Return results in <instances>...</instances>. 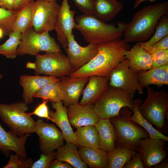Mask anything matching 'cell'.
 Here are the masks:
<instances>
[{"label":"cell","mask_w":168,"mask_h":168,"mask_svg":"<svg viewBox=\"0 0 168 168\" xmlns=\"http://www.w3.org/2000/svg\"><path fill=\"white\" fill-rule=\"evenodd\" d=\"M166 49H168V35L158 42L153 46L150 51Z\"/></svg>","instance_id":"b9f144b4"},{"label":"cell","mask_w":168,"mask_h":168,"mask_svg":"<svg viewBox=\"0 0 168 168\" xmlns=\"http://www.w3.org/2000/svg\"><path fill=\"white\" fill-rule=\"evenodd\" d=\"M138 72L131 68L127 59L119 63L112 70L109 76V86L121 90L134 97L136 91L140 94L143 93L138 80Z\"/></svg>","instance_id":"8fae6325"},{"label":"cell","mask_w":168,"mask_h":168,"mask_svg":"<svg viewBox=\"0 0 168 168\" xmlns=\"http://www.w3.org/2000/svg\"><path fill=\"white\" fill-rule=\"evenodd\" d=\"M98 44L89 43L83 47L75 40L73 34L68 38V44L65 49L67 57L75 71L89 62L97 54Z\"/></svg>","instance_id":"5bb4252c"},{"label":"cell","mask_w":168,"mask_h":168,"mask_svg":"<svg viewBox=\"0 0 168 168\" xmlns=\"http://www.w3.org/2000/svg\"><path fill=\"white\" fill-rule=\"evenodd\" d=\"M36 122L35 133L38 136L40 148L42 153L46 154L54 151L64 144L62 132L54 124L45 123L42 119Z\"/></svg>","instance_id":"7c38bea8"},{"label":"cell","mask_w":168,"mask_h":168,"mask_svg":"<svg viewBox=\"0 0 168 168\" xmlns=\"http://www.w3.org/2000/svg\"><path fill=\"white\" fill-rule=\"evenodd\" d=\"M30 136V133H26L18 136L11 130L6 131L0 124V152L6 157L8 156L10 151H12L21 158L26 159L25 145Z\"/></svg>","instance_id":"e0dca14e"},{"label":"cell","mask_w":168,"mask_h":168,"mask_svg":"<svg viewBox=\"0 0 168 168\" xmlns=\"http://www.w3.org/2000/svg\"><path fill=\"white\" fill-rule=\"evenodd\" d=\"M138 78L142 87L147 88L151 85L158 87L168 85V63L152 67L146 71H139Z\"/></svg>","instance_id":"7402d4cb"},{"label":"cell","mask_w":168,"mask_h":168,"mask_svg":"<svg viewBox=\"0 0 168 168\" xmlns=\"http://www.w3.org/2000/svg\"><path fill=\"white\" fill-rule=\"evenodd\" d=\"M51 105L55 111H49V116L53 120V122L61 130L64 140L66 142L72 143L78 146L74 132L68 117L67 107L63 106L62 100L51 102Z\"/></svg>","instance_id":"ffe728a7"},{"label":"cell","mask_w":168,"mask_h":168,"mask_svg":"<svg viewBox=\"0 0 168 168\" xmlns=\"http://www.w3.org/2000/svg\"><path fill=\"white\" fill-rule=\"evenodd\" d=\"M2 75L1 74L0 72V80L2 79Z\"/></svg>","instance_id":"816d5d0a"},{"label":"cell","mask_w":168,"mask_h":168,"mask_svg":"<svg viewBox=\"0 0 168 168\" xmlns=\"http://www.w3.org/2000/svg\"><path fill=\"white\" fill-rule=\"evenodd\" d=\"M33 162L30 158L23 159L17 154H11L8 162L3 168H30Z\"/></svg>","instance_id":"d590c367"},{"label":"cell","mask_w":168,"mask_h":168,"mask_svg":"<svg viewBox=\"0 0 168 168\" xmlns=\"http://www.w3.org/2000/svg\"><path fill=\"white\" fill-rule=\"evenodd\" d=\"M168 13V1L147 6L134 14L131 21L126 24L124 32L127 43L144 42L154 34L161 17Z\"/></svg>","instance_id":"7a4b0ae2"},{"label":"cell","mask_w":168,"mask_h":168,"mask_svg":"<svg viewBox=\"0 0 168 168\" xmlns=\"http://www.w3.org/2000/svg\"><path fill=\"white\" fill-rule=\"evenodd\" d=\"M54 151L46 154H41L38 160L33 162L31 168H48L51 161L55 159Z\"/></svg>","instance_id":"f35d334b"},{"label":"cell","mask_w":168,"mask_h":168,"mask_svg":"<svg viewBox=\"0 0 168 168\" xmlns=\"http://www.w3.org/2000/svg\"><path fill=\"white\" fill-rule=\"evenodd\" d=\"M49 168H72L73 167L68 163L55 159L51 162Z\"/></svg>","instance_id":"7bdbcfd3"},{"label":"cell","mask_w":168,"mask_h":168,"mask_svg":"<svg viewBox=\"0 0 168 168\" xmlns=\"http://www.w3.org/2000/svg\"><path fill=\"white\" fill-rule=\"evenodd\" d=\"M4 35V33L2 30L0 28V39L2 38Z\"/></svg>","instance_id":"681fc988"},{"label":"cell","mask_w":168,"mask_h":168,"mask_svg":"<svg viewBox=\"0 0 168 168\" xmlns=\"http://www.w3.org/2000/svg\"><path fill=\"white\" fill-rule=\"evenodd\" d=\"M95 126L99 135L100 148L107 152L114 149L117 136L114 127L110 119L100 118Z\"/></svg>","instance_id":"cb8c5ba5"},{"label":"cell","mask_w":168,"mask_h":168,"mask_svg":"<svg viewBox=\"0 0 168 168\" xmlns=\"http://www.w3.org/2000/svg\"><path fill=\"white\" fill-rule=\"evenodd\" d=\"M62 101L66 107L79 104V98L89 77L74 78L69 76L59 77Z\"/></svg>","instance_id":"2e32d148"},{"label":"cell","mask_w":168,"mask_h":168,"mask_svg":"<svg viewBox=\"0 0 168 168\" xmlns=\"http://www.w3.org/2000/svg\"><path fill=\"white\" fill-rule=\"evenodd\" d=\"M109 77L97 76L89 77L86 87L83 89L82 97L79 104L85 105H94L100 96L108 89Z\"/></svg>","instance_id":"44dd1931"},{"label":"cell","mask_w":168,"mask_h":168,"mask_svg":"<svg viewBox=\"0 0 168 168\" xmlns=\"http://www.w3.org/2000/svg\"><path fill=\"white\" fill-rule=\"evenodd\" d=\"M74 133L78 146L100 148L99 135L95 125H89L77 128Z\"/></svg>","instance_id":"83f0119b"},{"label":"cell","mask_w":168,"mask_h":168,"mask_svg":"<svg viewBox=\"0 0 168 168\" xmlns=\"http://www.w3.org/2000/svg\"><path fill=\"white\" fill-rule=\"evenodd\" d=\"M152 168H168V159L165 158L160 163L153 166Z\"/></svg>","instance_id":"bcb514c9"},{"label":"cell","mask_w":168,"mask_h":168,"mask_svg":"<svg viewBox=\"0 0 168 168\" xmlns=\"http://www.w3.org/2000/svg\"><path fill=\"white\" fill-rule=\"evenodd\" d=\"M35 57L36 75L44 74L57 78L69 76L75 71L67 56L62 52H45Z\"/></svg>","instance_id":"9c48e42d"},{"label":"cell","mask_w":168,"mask_h":168,"mask_svg":"<svg viewBox=\"0 0 168 168\" xmlns=\"http://www.w3.org/2000/svg\"><path fill=\"white\" fill-rule=\"evenodd\" d=\"M74 20V29L80 33L87 42L97 44L120 38L126 24L119 22L116 26L113 23H106L93 15H80Z\"/></svg>","instance_id":"3957f363"},{"label":"cell","mask_w":168,"mask_h":168,"mask_svg":"<svg viewBox=\"0 0 168 168\" xmlns=\"http://www.w3.org/2000/svg\"><path fill=\"white\" fill-rule=\"evenodd\" d=\"M168 35V16H162L158 21L154 34L147 41L138 42L140 45L149 52L158 42Z\"/></svg>","instance_id":"4dcf8cb0"},{"label":"cell","mask_w":168,"mask_h":168,"mask_svg":"<svg viewBox=\"0 0 168 168\" xmlns=\"http://www.w3.org/2000/svg\"><path fill=\"white\" fill-rule=\"evenodd\" d=\"M45 0L46 1H48V2H51V1H53L56 0Z\"/></svg>","instance_id":"f907efd6"},{"label":"cell","mask_w":168,"mask_h":168,"mask_svg":"<svg viewBox=\"0 0 168 168\" xmlns=\"http://www.w3.org/2000/svg\"><path fill=\"white\" fill-rule=\"evenodd\" d=\"M26 67L28 68L33 69L35 70L36 67V64L35 63H31L28 62L26 64Z\"/></svg>","instance_id":"c3c4849f"},{"label":"cell","mask_w":168,"mask_h":168,"mask_svg":"<svg viewBox=\"0 0 168 168\" xmlns=\"http://www.w3.org/2000/svg\"><path fill=\"white\" fill-rule=\"evenodd\" d=\"M19 11L7 10L0 7V28L3 30L4 35L9 36L12 31L13 24Z\"/></svg>","instance_id":"e575fe53"},{"label":"cell","mask_w":168,"mask_h":168,"mask_svg":"<svg viewBox=\"0 0 168 168\" xmlns=\"http://www.w3.org/2000/svg\"><path fill=\"white\" fill-rule=\"evenodd\" d=\"M33 0H15L13 10L19 11Z\"/></svg>","instance_id":"ee69618b"},{"label":"cell","mask_w":168,"mask_h":168,"mask_svg":"<svg viewBox=\"0 0 168 168\" xmlns=\"http://www.w3.org/2000/svg\"><path fill=\"white\" fill-rule=\"evenodd\" d=\"M30 3L19 11L13 24L12 31H18L21 33L32 27Z\"/></svg>","instance_id":"836d02e7"},{"label":"cell","mask_w":168,"mask_h":168,"mask_svg":"<svg viewBox=\"0 0 168 168\" xmlns=\"http://www.w3.org/2000/svg\"><path fill=\"white\" fill-rule=\"evenodd\" d=\"M133 98L128 93L109 86L94 104V110L100 118L109 119L119 115L123 108L132 110Z\"/></svg>","instance_id":"52a82bcc"},{"label":"cell","mask_w":168,"mask_h":168,"mask_svg":"<svg viewBox=\"0 0 168 168\" xmlns=\"http://www.w3.org/2000/svg\"><path fill=\"white\" fill-rule=\"evenodd\" d=\"M130 47L119 38L98 44L96 56L89 62L75 71L70 76L86 78L92 76L109 77L113 69L126 58L124 52Z\"/></svg>","instance_id":"6da1fadb"},{"label":"cell","mask_w":168,"mask_h":168,"mask_svg":"<svg viewBox=\"0 0 168 168\" xmlns=\"http://www.w3.org/2000/svg\"><path fill=\"white\" fill-rule=\"evenodd\" d=\"M82 160L91 168H108L106 152L100 148L80 146L78 150Z\"/></svg>","instance_id":"d4e9b609"},{"label":"cell","mask_w":168,"mask_h":168,"mask_svg":"<svg viewBox=\"0 0 168 168\" xmlns=\"http://www.w3.org/2000/svg\"><path fill=\"white\" fill-rule=\"evenodd\" d=\"M124 55L129 61L130 67L138 72L149 69L152 67V60L150 54L137 42L130 49L125 50Z\"/></svg>","instance_id":"603a6c76"},{"label":"cell","mask_w":168,"mask_h":168,"mask_svg":"<svg viewBox=\"0 0 168 168\" xmlns=\"http://www.w3.org/2000/svg\"><path fill=\"white\" fill-rule=\"evenodd\" d=\"M156 0H135L133 5V8L136 9L142 2L148 1L151 2H153Z\"/></svg>","instance_id":"7dc6e473"},{"label":"cell","mask_w":168,"mask_h":168,"mask_svg":"<svg viewBox=\"0 0 168 168\" xmlns=\"http://www.w3.org/2000/svg\"><path fill=\"white\" fill-rule=\"evenodd\" d=\"M145 101L138 107L143 117L156 129L165 134L168 132L167 122L165 116L168 110V95L163 90L155 91L149 86Z\"/></svg>","instance_id":"5b68a950"},{"label":"cell","mask_w":168,"mask_h":168,"mask_svg":"<svg viewBox=\"0 0 168 168\" xmlns=\"http://www.w3.org/2000/svg\"><path fill=\"white\" fill-rule=\"evenodd\" d=\"M123 168H144L141 156L139 152H136L131 159L124 166Z\"/></svg>","instance_id":"60d3db41"},{"label":"cell","mask_w":168,"mask_h":168,"mask_svg":"<svg viewBox=\"0 0 168 168\" xmlns=\"http://www.w3.org/2000/svg\"><path fill=\"white\" fill-rule=\"evenodd\" d=\"M76 6L83 14L95 15L96 0H72Z\"/></svg>","instance_id":"8d00e7d4"},{"label":"cell","mask_w":168,"mask_h":168,"mask_svg":"<svg viewBox=\"0 0 168 168\" xmlns=\"http://www.w3.org/2000/svg\"><path fill=\"white\" fill-rule=\"evenodd\" d=\"M166 142L149 137L141 139L138 151L141 154L144 168H152L167 158L168 155L165 149Z\"/></svg>","instance_id":"4fadbf2b"},{"label":"cell","mask_w":168,"mask_h":168,"mask_svg":"<svg viewBox=\"0 0 168 168\" xmlns=\"http://www.w3.org/2000/svg\"><path fill=\"white\" fill-rule=\"evenodd\" d=\"M123 8V4L116 0H96L94 15L107 22L113 19Z\"/></svg>","instance_id":"4316f807"},{"label":"cell","mask_w":168,"mask_h":168,"mask_svg":"<svg viewBox=\"0 0 168 168\" xmlns=\"http://www.w3.org/2000/svg\"><path fill=\"white\" fill-rule=\"evenodd\" d=\"M48 101L47 100H43V102L40 104L32 112L28 113L29 115H35L53 122V120L49 116V111L47 104Z\"/></svg>","instance_id":"ab89813d"},{"label":"cell","mask_w":168,"mask_h":168,"mask_svg":"<svg viewBox=\"0 0 168 168\" xmlns=\"http://www.w3.org/2000/svg\"><path fill=\"white\" fill-rule=\"evenodd\" d=\"M21 33L12 31L8 39L0 45V54L10 59L15 58L17 55V50L20 43Z\"/></svg>","instance_id":"d6a6232c"},{"label":"cell","mask_w":168,"mask_h":168,"mask_svg":"<svg viewBox=\"0 0 168 168\" xmlns=\"http://www.w3.org/2000/svg\"><path fill=\"white\" fill-rule=\"evenodd\" d=\"M28 110V105L24 101L0 103V118L18 136L35 132L36 122L26 112Z\"/></svg>","instance_id":"8992f818"},{"label":"cell","mask_w":168,"mask_h":168,"mask_svg":"<svg viewBox=\"0 0 168 168\" xmlns=\"http://www.w3.org/2000/svg\"><path fill=\"white\" fill-rule=\"evenodd\" d=\"M136 151L127 147H115L107 152L108 168H123L124 165L136 153Z\"/></svg>","instance_id":"f546056e"},{"label":"cell","mask_w":168,"mask_h":168,"mask_svg":"<svg viewBox=\"0 0 168 168\" xmlns=\"http://www.w3.org/2000/svg\"><path fill=\"white\" fill-rule=\"evenodd\" d=\"M31 25L34 30L41 33L54 30L60 6L56 0L48 2L33 0L30 3Z\"/></svg>","instance_id":"30bf717a"},{"label":"cell","mask_w":168,"mask_h":168,"mask_svg":"<svg viewBox=\"0 0 168 168\" xmlns=\"http://www.w3.org/2000/svg\"><path fill=\"white\" fill-rule=\"evenodd\" d=\"M75 10L70 9L68 0H63L57 16L54 29L57 39L64 49L67 47L68 37L73 34L75 22Z\"/></svg>","instance_id":"9a60e30c"},{"label":"cell","mask_w":168,"mask_h":168,"mask_svg":"<svg viewBox=\"0 0 168 168\" xmlns=\"http://www.w3.org/2000/svg\"><path fill=\"white\" fill-rule=\"evenodd\" d=\"M142 100L138 98L134 100L132 110L133 114L130 120L143 128L148 133L149 138L156 139H162L168 141V137L159 132L142 115L138 109L139 106L142 102Z\"/></svg>","instance_id":"f1b7e54d"},{"label":"cell","mask_w":168,"mask_h":168,"mask_svg":"<svg viewBox=\"0 0 168 168\" xmlns=\"http://www.w3.org/2000/svg\"><path fill=\"white\" fill-rule=\"evenodd\" d=\"M42 52H62L59 44L49 32L39 33L32 27L21 33L20 43L17 50L18 55L26 54L35 56Z\"/></svg>","instance_id":"ba28073f"},{"label":"cell","mask_w":168,"mask_h":168,"mask_svg":"<svg viewBox=\"0 0 168 168\" xmlns=\"http://www.w3.org/2000/svg\"><path fill=\"white\" fill-rule=\"evenodd\" d=\"M15 0H0V7L9 10H13Z\"/></svg>","instance_id":"f6af8a7d"},{"label":"cell","mask_w":168,"mask_h":168,"mask_svg":"<svg viewBox=\"0 0 168 168\" xmlns=\"http://www.w3.org/2000/svg\"><path fill=\"white\" fill-rule=\"evenodd\" d=\"M94 107L93 104L82 105L79 104L69 105L67 114L71 125L76 128L95 125L100 118L95 112Z\"/></svg>","instance_id":"ac0fdd59"},{"label":"cell","mask_w":168,"mask_h":168,"mask_svg":"<svg viewBox=\"0 0 168 168\" xmlns=\"http://www.w3.org/2000/svg\"><path fill=\"white\" fill-rule=\"evenodd\" d=\"M128 107L122 108L119 115L109 119L115 129V147H127L138 151L142 139L149 137L148 133L132 121V112Z\"/></svg>","instance_id":"277c9868"},{"label":"cell","mask_w":168,"mask_h":168,"mask_svg":"<svg viewBox=\"0 0 168 168\" xmlns=\"http://www.w3.org/2000/svg\"><path fill=\"white\" fill-rule=\"evenodd\" d=\"M34 97L53 102L62 100L60 79L42 87L35 94Z\"/></svg>","instance_id":"1f68e13d"},{"label":"cell","mask_w":168,"mask_h":168,"mask_svg":"<svg viewBox=\"0 0 168 168\" xmlns=\"http://www.w3.org/2000/svg\"><path fill=\"white\" fill-rule=\"evenodd\" d=\"M149 53L152 60V67L159 66L168 63V49L151 51Z\"/></svg>","instance_id":"74e56055"},{"label":"cell","mask_w":168,"mask_h":168,"mask_svg":"<svg viewBox=\"0 0 168 168\" xmlns=\"http://www.w3.org/2000/svg\"><path fill=\"white\" fill-rule=\"evenodd\" d=\"M77 147L73 143L66 142L55 152V159L68 163L73 168H87L88 165L82 159Z\"/></svg>","instance_id":"484cf974"},{"label":"cell","mask_w":168,"mask_h":168,"mask_svg":"<svg viewBox=\"0 0 168 168\" xmlns=\"http://www.w3.org/2000/svg\"><path fill=\"white\" fill-rule=\"evenodd\" d=\"M59 79L51 76L22 75L20 78L19 82L23 88V101L28 105L32 103L34 95L39 90L45 86Z\"/></svg>","instance_id":"d6986e66"}]
</instances>
